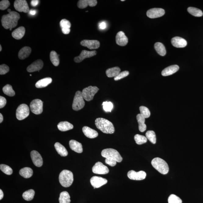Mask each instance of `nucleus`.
I'll return each instance as SVG.
<instances>
[{
  "mask_svg": "<svg viewBox=\"0 0 203 203\" xmlns=\"http://www.w3.org/2000/svg\"><path fill=\"white\" fill-rule=\"evenodd\" d=\"M59 55L55 51H52L50 55V58L52 63L55 66H58L59 65Z\"/></svg>",
  "mask_w": 203,
  "mask_h": 203,
  "instance_id": "obj_36",
  "label": "nucleus"
},
{
  "mask_svg": "<svg viewBox=\"0 0 203 203\" xmlns=\"http://www.w3.org/2000/svg\"><path fill=\"white\" fill-rule=\"evenodd\" d=\"M146 137L153 144L156 143V137L155 133L153 130H148L146 134Z\"/></svg>",
  "mask_w": 203,
  "mask_h": 203,
  "instance_id": "obj_40",
  "label": "nucleus"
},
{
  "mask_svg": "<svg viewBox=\"0 0 203 203\" xmlns=\"http://www.w3.org/2000/svg\"><path fill=\"white\" fill-rule=\"evenodd\" d=\"M151 164L156 170L162 174L165 175L168 173V164L163 159L158 157L155 158L151 162Z\"/></svg>",
  "mask_w": 203,
  "mask_h": 203,
  "instance_id": "obj_4",
  "label": "nucleus"
},
{
  "mask_svg": "<svg viewBox=\"0 0 203 203\" xmlns=\"http://www.w3.org/2000/svg\"><path fill=\"white\" fill-rule=\"evenodd\" d=\"M36 13V11L35 10H30L29 12V14L32 15H34Z\"/></svg>",
  "mask_w": 203,
  "mask_h": 203,
  "instance_id": "obj_53",
  "label": "nucleus"
},
{
  "mask_svg": "<svg viewBox=\"0 0 203 203\" xmlns=\"http://www.w3.org/2000/svg\"><path fill=\"white\" fill-rule=\"evenodd\" d=\"M60 26L62 33L64 34H68L70 31V28L71 24L67 19H62L60 22Z\"/></svg>",
  "mask_w": 203,
  "mask_h": 203,
  "instance_id": "obj_25",
  "label": "nucleus"
},
{
  "mask_svg": "<svg viewBox=\"0 0 203 203\" xmlns=\"http://www.w3.org/2000/svg\"><path fill=\"white\" fill-rule=\"evenodd\" d=\"M54 146L58 154L62 157H66L68 154L67 149L60 143H55Z\"/></svg>",
  "mask_w": 203,
  "mask_h": 203,
  "instance_id": "obj_32",
  "label": "nucleus"
},
{
  "mask_svg": "<svg viewBox=\"0 0 203 203\" xmlns=\"http://www.w3.org/2000/svg\"><path fill=\"white\" fill-rule=\"evenodd\" d=\"M43 66V62L41 59H38L34 62L27 67V70L29 72L39 71Z\"/></svg>",
  "mask_w": 203,
  "mask_h": 203,
  "instance_id": "obj_18",
  "label": "nucleus"
},
{
  "mask_svg": "<svg viewBox=\"0 0 203 203\" xmlns=\"http://www.w3.org/2000/svg\"><path fill=\"white\" fill-rule=\"evenodd\" d=\"M3 121V117L1 113L0 114V123H1Z\"/></svg>",
  "mask_w": 203,
  "mask_h": 203,
  "instance_id": "obj_55",
  "label": "nucleus"
},
{
  "mask_svg": "<svg viewBox=\"0 0 203 203\" xmlns=\"http://www.w3.org/2000/svg\"><path fill=\"white\" fill-rule=\"evenodd\" d=\"M141 114L145 118H148L150 116L151 112L149 109L144 106H142L140 107Z\"/></svg>",
  "mask_w": 203,
  "mask_h": 203,
  "instance_id": "obj_42",
  "label": "nucleus"
},
{
  "mask_svg": "<svg viewBox=\"0 0 203 203\" xmlns=\"http://www.w3.org/2000/svg\"><path fill=\"white\" fill-rule=\"evenodd\" d=\"M59 203H70V197L69 193L67 191H63L61 193L59 198Z\"/></svg>",
  "mask_w": 203,
  "mask_h": 203,
  "instance_id": "obj_35",
  "label": "nucleus"
},
{
  "mask_svg": "<svg viewBox=\"0 0 203 203\" xmlns=\"http://www.w3.org/2000/svg\"><path fill=\"white\" fill-rule=\"evenodd\" d=\"M4 193H3V191L2 190H0V200H2L4 197Z\"/></svg>",
  "mask_w": 203,
  "mask_h": 203,
  "instance_id": "obj_54",
  "label": "nucleus"
},
{
  "mask_svg": "<svg viewBox=\"0 0 203 203\" xmlns=\"http://www.w3.org/2000/svg\"><path fill=\"white\" fill-rule=\"evenodd\" d=\"M99 90V88L96 86H90L84 88L82 92L84 98L87 101L92 100L96 93Z\"/></svg>",
  "mask_w": 203,
  "mask_h": 203,
  "instance_id": "obj_7",
  "label": "nucleus"
},
{
  "mask_svg": "<svg viewBox=\"0 0 203 203\" xmlns=\"http://www.w3.org/2000/svg\"><path fill=\"white\" fill-rule=\"evenodd\" d=\"M179 69V67L177 65L170 66L166 68L162 71V75L164 77L172 75L176 72Z\"/></svg>",
  "mask_w": 203,
  "mask_h": 203,
  "instance_id": "obj_22",
  "label": "nucleus"
},
{
  "mask_svg": "<svg viewBox=\"0 0 203 203\" xmlns=\"http://www.w3.org/2000/svg\"><path fill=\"white\" fill-rule=\"evenodd\" d=\"M10 2L8 0H3L0 2V9L1 10H4L10 6Z\"/></svg>",
  "mask_w": 203,
  "mask_h": 203,
  "instance_id": "obj_46",
  "label": "nucleus"
},
{
  "mask_svg": "<svg viewBox=\"0 0 203 203\" xmlns=\"http://www.w3.org/2000/svg\"><path fill=\"white\" fill-rule=\"evenodd\" d=\"M59 183L63 187H68L71 186L73 181V175L70 171L64 170L59 174Z\"/></svg>",
  "mask_w": 203,
  "mask_h": 203,
  "instance_id": "obj_3",
  "label": "nucleus"
},
{
  "mask_svg": "<svg viewBox=\"0 0 203 203\" xmlns=\"http://www.w3.org/2000/svg\"><path fill=\"white\" fill-rule=\"evenodd\" d=\"M9 67L6 64H2L0 66V74L1 75H5L9 71Z\"/></svg>",
  "mask_w": 203,
  "mask_h": 203,
  "instance_id": "obj_48",
  "label": "nucleus"
},
{
  "mask_svg": "<svg viewBox=\"0 0 203 203\" xmlns=\"http://www.w3.org/2000/svg\"><path fill=\"white\" fill-rule=\"evenodd\" d=\"M57 126L59 130L63 132L72 130L73 128V125L67 121L59 122Z\"/></svg>",
  "mask_w": 203,
  "mask_h": 203,
  "instance_id": "obj_29",
  "label": "nucleus"
},
{
  "mask_svg": "<svg viewBox=\"0 0 203 203\" xmlns=\"http://www.w3.org/2000/svg\"><path fill=\"white\" fill-rule=\"evenodd\" d=\"M154 48L159 55L162 56L166 55V51L165 46L162 43L160 42L155 43L154 45Z\"/></svg>",
  "mask_w": 203,
  "mask_h": 203,
  "instance_id": "obj_34",
  "label": "nucleus"
},
{
  "mask_svg": "<svg viewBox=\"0 0 203 203\" xmlns=\"http://www.w3.org/2000/svg\"><path fill=\"white\" fill-rule=\"evenodd\" d=\"M30 76H31L32 75H30Z\"/></svg>",
  "mask_w": 203,
  "mask_h": 203,
  "instance_id": "obj_59",
  "label": "nucleus"
},
{
  "mask_svg": "<svg viewBox=\"0 0 203 203\" xmlns=\"http://www.w3.org/2000/svg\"><path fill=\"white\" fill-rule=\"evenodd\" d=\"M69 146L70 149L75 152L78 153H81L83 152V146L81 143L75 141V140H71L69 141Z\"/></svg>",
  "mask_w": 203,
  "mask_h": 203,
  "instance_id": "obj_23",
  "label": "nucleus"
},
{
  "mask_svg": "<svg viewBox=\"0 0 203 203\" xmlns=\"http://www.w3.org/2000/svg\"><path fill=\"white\" fill-rule=\"evenodd\" d=\"M137 119L138 123V128L140 131L143 132L146 130V125L145 124V118L141 114H137Z\"/></svg>",
  "mask_w": 203,
  "mask_h": 203,
  "instance_id": "obj_28",
  "label": "nucleus"
},
{
  "mask_svg": "<svg viewBox=\"0 0 203 203\" xmlns=\"http://www.w3.org/2000/svg\"><path fill=\"white\" fill-rule=\"evenodd\" d=\"M169 203H182L181 199L175 194L170 195L168 198Z\"/></svg>",
  "mask_w": 203,
  "mask_h": 203,
  "instance_id": "obj_45",
  "label": "nucleus"
},
{
  "mask_svg": "<svg viewBox=\"0 0 203 203\" xmlns=\"http://www.w3.org/2000/svg\"><path fill=\"white\" fill-rule=\"evenodd\" d=\"M92 171L93 173L97 174L104 175L109 173V170L108 167L102 162H98L93 166Z\"/></svg>",
  "mask_w": 203,
  "mask_h": 203,
  "instance_id": "obj_11",
  "label": "nucleus"
},
{
  "mask_svg": "<svg viewBox=\"0 0 203 203\" xmlns=\"http://www.w3.org/2000/svg\"><path fill=\"white\" fill-rule=\"evenodd\" d=\"M20 19V15L15 11H11L6 15L2 16L1 19L2 24L5 29L10 30L17 26L18 21Z\"/></svg>",
  "mask_w": 203,
  "mask_h": 203,
  "instance_id": "obj_1",
  "label": "nucleus"
},
{
  "mask_svg": "<svg viewBox=\"0 0 203 203\" xmlns=\"http://www.w3.org/2000/svg\"><path fill=\"white\" fill-rule=\"evenodd\" d=\"M102 105L105 111L106 112H111L113 108V105L110 102H105L102 103Z\"/></svg>",
  "mask_w": 203,
  "mask_h": 203,
  "instance_id": "obj_44",
  "label": "nucleus"
},
{
  "mask_svg": "<svg viewBox=\"0 0 203 203\" xmlns=\"http://www.w3.org/2000/svg\"><path fill=\"white\" fill-rule=\"evenodd\" d=\"M129 75V72L128 71H124L120 72L117 76L114 78V80H118L123 79L125 77L128 76Z\"/></svg>",
  "mask_w": 203,
  "mask_h": 203,
  "instance_id": "obj_47",
  "label": "nucleus"
},
{
  "mask_svg": "<svg viewBox=\"0 0 203 203\" xmlns=\"http://www.w3.org/2000/svg\"><path fill=\"white\" fill-rule=\"evenodd\" d=\"M2 50V46L1 45H0V51H1Z\"/></svg>",
  "mask_w": 203,
  "mask_h": 203,
  "instance_id": "obj_57",
  "label": "nucleus"
},
{
  "mask_svg": "<svg viewBox=\"0 0 203 203\" xmlns=\"http://www.w3.org/2000/svg\"><path fill=\"white\" fill-rule=\"evenodd\" d=\"M80 45L90 49H96L99 48L100 43L96 40H83L80 42Z\"/></svg>",
  "mask_w": 203,
  "mask_h": 203,
  "instance_id": "obj_16",
  "label": "nucleus"
},
{
  "mask_svg": "<svg viewBox=\"0 0 203 203\" xmlns=\"http://www.w3.org/2000/svg\"><path fill=\"white\" fill-rule=\"evenodd\" d=\"M3 91L5 94L9 96H13L15 95V91L13 90L11 85L7 84L3 88Z\"/></svg>",
  "mask_w": 203,
  "mask_h": 203,
  "instance_id": "obj_39",
  "label": "nucleus"
},
{
  "mask_svg": "<svg viewBox=\"0 0 203 203\" xmlns=\"http://www.w3.org/2000/svg\"><path fill=\"white\" fill-rule=\"evenodd\" d=\"M11 11H11V9H8V12H9V13L10 12H11Z\"/></svg>",
  "mask_w": 203,
  "mask_h": 203,
  "instance_id": "obj_56",
  "label": "nucleus"
},
{
  "mask_svg": "<svg viewBox=\"0 0 203 203\" xmlns=\"http://www.w3.org/2000/svg\"><path fill=\"white\" fill-rule=\"evenodd\" d=\"M97 2L96 0H80L78 2L77 5L80 9H83L87 7L88 6L91 7L95 6Z\"/></svg>",
  "mask_w": 203,
  "mask_h": 203,
  "instance_id": "obj_21",
  "label": "nucleus"
},
{
  "mask_svg": "<svg viewBox=\"0 0 203 203\" xmlns=\"http://www.w3.org/2000/svg\"><path fill=\"white\" fill-rule=\"evenodd\" d=\"M105 163L112 167H114L116 165L117 162L114 159L110 158H106Z\"/></svg>",
  "mask_w": 203,
  "mask_h": 203,
  "instance_id": "obj_49",
  "label": "nucleus"
},
{
  "mask_svg": "<svg viewBox=\"0 0 203 203\" xmlns=\"http://www.w3.org/2000/svg\"><path fill=\"white\" fill-rule=\"evenodd\" d=\"M33 170L30 167H24L19 171V174L23 178H28L31 177L33 175Z\"/></svg>",
  "mask_w": 203,
  "mask_h": 203,
  "instance_id": "obj_33",
  "label": "nucleus"
},
{
  "mask_svg": "<svg viewBox=\"0 0 203 203\" xmlns=\"http://www.w3.org/2000/svg\"><path fill=\"white\" fill-rule=\"evenodd\" d=\"M30 156L33 163L37 167H41L43 165V160L41 155L37 151H32L30 153Z\"/></svg>",
  "mask_w": 203,
  "mask_h": 203,
  "instance_id": "obj_17",
  "label": "nucleus"
},
{
  "mask_svg": "<svg viewBox=\"0 0 203 203\" xmlns=\"http://www.w3.org/2000/svg\"><path fill=\"white\" fill-rule=\"evenodd\" d=\"M127 176L130 179L134 180H142L146 178V173L143 171H140L138 172H135L132 170L128 172Z\"/></svg>",
  "mask_w": 203,
  "mask_h": 203,
  "instance_id": "obj_14",
  "label": "nucleus"
},
{
  "mask_svg": "<svg viewBox=\"0 0 203 203\" xmlns=\"http://www.w3.org/2000/svg\"><path fill=\"white\" fill-rule=\"evenodd\" d=\"M120 68L118 67L111 68L106 70V75L109 78H115L120 73Z\"/></svg>",
  "mask_w": 203,
  "mask_h": 203,
  "instance_id": "obj_30",
  "label": "nucleus"
},
{
  "mask_svg": "<svg viewBox=\"0 0 203 203\" xmlns=\"http://www.w3.org/2000/svg\"><path fill=\"white\" fill-rule=\"evenodd\" d=\"M95 123L97 128L103 133L112 134L115 131L112 122L107 119L103 118H98L96 119Z\"/></svg>",
  "mask_w": 203,
  "mask_h": 203,
  "instance_id": "obj_2",
  "label": "nucleus"
},
{
  "mask_svg": "<svg viewBox=\"0 0 203 203\" xmlns=\"http://www.w3.org/2000/svg\"><path fill=\"white\" fill-rule=\"evenodd\" d=\"M25 33V29L23 27H20L16 29L12 33L13 37L16 40H20L24 36Z\"/></svg>",
  "mask_w": 203,
  "mask_h": 203,
  "instance_id": "obj_26",
  "label": "nucleus"
},
{
  "mask_svg": "<svg viewBox=\"0 0 203 203\" xmlns=\"http://www.w3.org/2000/svg\"><path fill=\"white\" fill-rule=\"evenodd\" d=\"M35 194V191L33 189L28 190L24 192L22 196L23 199L27 201H30L33 200Z\"/></svg>",
  "mask_w": 203,
  "mask_h": 203,
  "instance_id": "obj_37",
  "label": "nucleus"
},
{
  "mask_svg": "<svg viewBox=\"0 0 203 203\" xmlns=\"http://www.w3.org/2000/svg\"><path fill=\"white\" fill-rule=\"evenodd\" d=\"M165 11L161 8H154L149 9L147 12V16L151 19L157 18L162 16L165 14Z\"/></svg>",
  "mask_w": 203,
  "mask_h": 203,
  "instance_id": "obj_13",
  "label": "nucleus"
},
{
  "mask_svg": "<svg viewBox=\"0 0 203 203\" xmlns=\"http://www.w3.org/2000/svg\"><path fill=\"white\" fill-rule=\"evenodd\" d=\"M39 1H38V0H33V1H32L31 2V5L32 6H36L37 5L38 3H39Z\"/></svg>",
  "mask_w": 203,
  "mask_h": 203,
  "instance_id": "obj_52",
  "label": "nucleus"
},
{
  "mask_svg": "<svg viewBox=\"0 0 203 203\" xmlns=\"http://www.w3.org/2000/svg\"><path fill=\"white\" fill-rule=\"evenodd\" d=\"M30 114V109L25 104L19 105L16 110V116L18 120H21L26 118Z\"/></svg>",
  "mask_w": 203,
  "mask_h": 203,
  "instance_id": "obj_8",
  "label": "nucleus"
},
{
  "mask_svg": "<svg viewBox=\"0 0 203 203\" xmlns=\"http://www.w3.org/2000/svg\"><path fill=\"white\" fill-rule=\"evenodd\" d=\"M116 43L119 46H124L128 44V40L123 31H119L116 37Z\"/></svg>",
  "mask_w": 203,
  "mask_h": 203,
  "instance_id": "obj_19",
  "label": "nucleus"
},
{
  "mask_svg": "<svg viewBox=\"0 0 203 203\" xmlns=\"http://www.w3.org/2000/svg\"><path fill=\"white\" fill-rule=\"evenodd\" d=\"M188 12L194 16L200 17L203 16L202 11L197 8L190 7L187 9Z\"/></svg>",
  "mask_w": 203,
  "mask_h": 203,
  "instance_id": "obj_38",
  "label": "nucleus"
},
{
  "mask_svg": "<svg viewBox=\"0 0 203 203\" xmlns=\"http://www.w3.org/2000/svg\"><path fill=\"white\" fill-rule=\"evenodd\" d=\"M121 1H125V0H121Z\"/></svg>",
  "mask_w": 203,
  "mask_h": 203,
  "instance_id": "obj_58",
  "label": "nucleus"
},
{
  "mask_svg": "<svg viewBox=\"0 0 203 203\" xmlns=\"http://www.w3.org/2000/svg\"><path fill=\"white\" fill-rule=\"evenodd\" d=\"M83 131L85 136L88 138H94L98 136V132L89 127H84L83 128Z\"/></svg>",
  "mask_w": 203,
  "mask_h": 203,
  "instance_id": "obj_24",
  "label": "nucleus"
},
{
  "mask_svg": "<svg viewBox=\"0 0 203 203\" xmlns=\"http://www.w3.org/2000/svg\"><path fill=\"white\" fill-rule=\"evenodd\" d=\"M134 140L137 144L141 145L147 142V138L146 137L139 134L135 135Z\"/></svg>",
  "mask_w": 203,
  "mask_h": 203,
  "instance_id": "obj_41",
  "label": "nucleus"
},
{
  "mask_svg": "<svg viewBox=\"0 0 203 203\" xmlns=\"http://www.w3.org/2000/svg\"><path fill=\"white\" fill-rule=\"evenodd\" d=\"M31 52V49L29 47L25 46L19 51L18 54L19 59H24L30 56Z\"/></svg>",
  "mask_w": 203,
  "mask_h": 203,
  "instance_id": "obj_27",
  "label": "nucleus"
},
{
  "mask_svg": "<svg viewBox=\"0 0 203 203\" xmlns=\"http://www.w3.org/2000/svg\"><path fill=\"white\" fill-rule=\"evenodd\" d=\"M30 110L35 114H40L43 112V102L41 100H34L30 104Z\"/></svg>",
  "mask_w": 203,
  "mask_h": 203,
  "instance_id": "obj_9",
  "label": "nucleus"
},
{
  "mask_svg": "<svg viewBox=\"0 0 203 203\" xmlns=\"http://www.w3.org/2000/svg\"><path fill=\"white\" fill-rule=\"evenodd\" d=\"M90 181L92 186L94 188H99L106 184L107 183L108 180L101 177L94 176L92 177Z\"/></svg>",
  "mask_w": 203,
  "mask_h": 203,
  "instance_id": "obj_15",
  "label": "nucleus"
},
{
  "mask_svg": "<svg viewBox=\"0 0 203 203\" xmlns=\"http://www.w3.org/2000/svg\"><path fill=\"white\" fill-rule=\"evenodd\" d=\"M6 100L5 98L4 97L0 96V108L2 109L6 105Z\"/></svg>",
  "mask_w": 203,
  "mask_h": 203,
  "instance_id": "obj_50",
  "label": "nucleus"
},
{
  "mask_svg": "<svg viewBox=\"0 0 203 203\" xmlns=\"http://www.w3.org/2000/svg\"><path fill=\"white\" fill-rule=\"evenodd\" d=\"M98 27L100 30H104L107 28V24L105 22H102L99 23L98 25Z\"/></svg>",
  "mask_w": 203,
  "mask_h": 203,
  "instance_id": "obj_51",
  "label": "nucleus"
},
{
  "mask_svg": "<svg viewBox=\"0 0 203 203\" xmlns=\"http://www.w3.org/2000/svg\"><path fill=\"white\" fill-rule=\"evenodd\" d=\"M101 155L106 158H110L120 162L123 160L121 156L117 150L112 148H108L102 151Z\"/></svg>",
  "mask_w": 203,
  "mask_h": 203,
  "instance_id": "obj_5",
  "label": "nucleus"
},
{
  "mask_svg": "<svg viewBox=\"0 0 203 203\" xmlns=\"http://www.w3.org/2000/svg\"><path fill=\"white\" fill-rule=\"evenodd\" d=\"M97 52L96 51H91L86 50L82 51L80 55L74 58V60L77 63L81 62L86 58L92 57L96 55Z\"/></svg>",
  "mask_w": 203,
  "mask_h": 203,
  "instance_id": "obj_12",
  "label": "nucleus"
},
{
  "mask_svg": "<svg viewBox=\"0 0 203 203\" xmlns=\"http://www.w3.org/2000/svg\"><path fill=\"white\" fill-rule=\"evenodd\" d=\"M0 169L6 175H11L12 174L13 172L12 169L9 166L5 165V164H1Z\"/></svg>",
  "mask_w": 203,
  "mask_h": 203,
  "instance_id": "obj_43",
  "label": "nucleus"
},
{
  "mask_svg": "<svg viewBox=\"0 0 203 203\" xmlns=\"http://www.w3.org/2000/svg\"><path fill=\"white\" fill-rule=\"evenodd\" d=\"M171 43L173 46L177 48H184L187 45L186 40L179 37H174L172 38Z\"/></svg>",
  "mask_w": 203,
  "mask_h": 203,
  "instance_id": "obj_20",
  "label": "nucleus"
},
{
  "mask_svg": "<svg viewBox=\"0 0 203 203\" xmlns=\"http://www.w3.org/2000/svg\"><path fill=\"white\" fill-rule=\"evenodd\" d=\"M14 5L16 10L19 12L28 13L30 11L28 3L25 0H16Z\"/></svg>",
  "mask_w": 203,
  "mask_h": 203,
  "instance_id": "obj_10",
  "label": "nucleus"
},
{
  "mask_svg": "<svg viewBox=\"0 0 203 203\" xmlns=\"http://www.w3.org/2000/svg\"><path fill=\"white\" fill-rule=\"evenodd\" d=\"M52 79L49 77L41 79L38 80L35 84V87L37 88L45 87L52 82Z\"/></svg>",
  "mask_w": 203,
  "mask_h": 203,
  "instance_id": "obj_31",
  "label": "nucleus"
},
{
  "mask_svg": "<svg viewBox=\"0 0 203 203\" xmlns=\"http://www.w3.org/2000/svg\"><path fill=\"white\" fill-rule=\"evenodd\" d=\"M85 104L84 98L81 92L80 91H77L74 97L72 109L75 111L80 110L84 107Z\"/></svg>",
  "mask_w": 203,
  "mask_h": 203,
  "instance_id": "obj_6",
  "label": "nucleus"
}]
</instances>
